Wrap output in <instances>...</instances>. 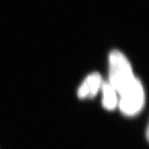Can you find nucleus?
Wrapping results in <instances>:
<instances>
[{
  "label": "nucleus",
  "mask_w": 149,
  "mask_h": 149,
  "mask_svg": "<svg viewBox=\"0 0 149 149\" xmlns=\"http://www.w3.org/2000/svg\"><path fill=\"white\" fill-rule=\"evenodd\" d=\"M145 104V93L141 81L120 95L118 104L120 110L126 116H135L139 113Z\"/></svg>",
  "instance_id": "2"
},
{
  "label": "nucleus",
  "mask_w": 149,
  "mask_h": 149,
  "mask_svg": "<svg viewBox=\"0 0 149 149\" xmlns=\"http://www.w3.org/2000/svg\"><path fill=\"white\" fill-rule=\"evenodd\" d=\"M109 83L118 95L123 94L135 85L139 79L134 75L131 64L123 53L113 50L109 56Z\"/></svg>",
  "instance_id": "1"
},
{
  "label": "nucleus",
  "mask_w": 149,
  "mask_h": 149,
  "mask_svg": "<svg viewBox=\"0 0 149 149\" xmlns=\"http://www.w3.org/2000/svg\"><path fill=\"white\" fill-rule=\"evenodd\" d=\"M103 92V106L108 110H113L118 105V94L109 81L104 82L101 86Z\"/></svg>",
  "instance_id": "4"
},
{
  "label": "nucleus",
  "mask_w": 149,
  "mask_h": 149,
  "mask_svg": "<svg viewBox=\"0 0 149 149\" xmlns=\"http://www.w3.org/2000/svg\"><path fill=\"white\" fill-rule=\"evenodd\" d=\"M102 84V78L99 73L94 72L89 74L79 87L78 96L81 99L93 97L100 91Z\"/></svg>",
  "instance_id": "3"
}]
</instances>
